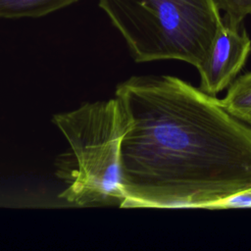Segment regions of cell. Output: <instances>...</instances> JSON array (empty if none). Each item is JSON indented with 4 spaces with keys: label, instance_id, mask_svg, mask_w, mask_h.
I'll return each instance as SVG.
<instances>
[{
    "label": "cell",
    "instance_id": "1",
    "mask_svg": "<svg viewBox=\"0 0 251 251\" xmlns=\"http://www.w3.org/2000/svg\"><path fill=\"white\" fill-rule=\"evenodd\" d=\"M128 126L122 208H207L251 189V126L220 99L172 75L118 84Z\"/></svg>",
    "mask_w": 251,
    "mask_h": 251
},
{
    "label": "cell",
    "instance_id": "6",
    "mask_svg": "<svg viewBox=\"0 0 251 251\" xmlns=\"http://www.w3.org/2000/svg\"><path fill=\"white\" fill-rule=\"evenodd\" d=\"M220 102L230 115L251 126V72L235 78Z\"/></svg>",
    "mask_w": 251,
    "mask_h": 251
},
{
    "label": "cell",
    "instance_id": "3",
    "mask_svg": "<svg viewBox=\"0 0 251 251\" xmlns=\"http://www.w3.org/2000/svg\"><path fill=\"white\" fill-rule=\"evenodd\" d=\"M137 63L179 60L197 67L223 24L214 0H99Z\"/></svg>",
    "mask_w": 251,
    "mask_h": 251
},
{
    "label": "cell",
    "instance_id": "5",
    "mask_svg": "<svg viewBox=\"0 0 251 251\" xmlns=\"http://www.w3.org/2000/svg\"><path fill=\"white\" fill-rule=\"evenodd\" d=\"M78 0H0V19L40 18Z\"/></svg>",
    "mask_w": 251,
    "mask_h": 251
},
{
    "label": "cell",
    "instance_id": "4",
    "mask_svg": "<svg viewBox=\"0 0 251 251\" xmlns=\"http://www.w3.org/2000/svg\"><path fill=\"white\" fill-rule=\"evenodd\" d=\"M223 20L205 59L196 67L200 89L215 96L235 79L251 52V39L245 29Z\"/></svg>",
    "mask_w": 251,
    "mask_h": 251
},
{
    "label": "cell",
    "instance_id": "7",
    "mask_svg": "<svg viewBox=\"0 0 251 251\" xmlns=\"http://www.w3.org/2000/svg\"><path fill=\"white\" fill-rule=\"evenodd\" d=\"M217 7L226 13L225 21L239 26L244 18L251 14V0H214Z\"/></svg>",
    "mask_w": 251,
    "mask_h": 251
},
{
    "label": "cell",
    "instance_id": "8",
    "mask_svg": "<svg viewBox=\"0 0 251 251\" xmlns=\"http://www.w3.org/2000/svg\"><path fill=\"white\" fill-rule=\"evenodd\" d=\"M251 207V189L239 192L217 203L213 209L249 208Z\"/></svg>",
    "mask_w": 251,
    "mask_h": 251
},
{
    "label": "cell",
    "instance_id": "2",
    "mask_svg": "<svg viewBox=\"0 0 251 251\" xmlns=\"http://www.w3.org/2000/svg\"><path fill=\"white\" fill-rule=\"evenodd\" d=\"M52 122L69 143L55 161V175L65 185L59 197L76 206L122 207L121 146L128 119L120 99L85 102L55 114Z\"/></svg>",
    "mask_w": 251,
    "mask_h": 251
}]
</instances>
